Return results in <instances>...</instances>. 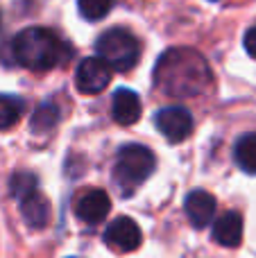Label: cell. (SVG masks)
<instances>
[{"instance_id":"obj_1","label":"cell","mask_w":256,"mask_h":258,"mask_svg":"<svg viewBox=\"0 0 256 258\" xmlns=\"http://www.w3.org/2000/svg\"><path fill=\"white\" fill-rule=\"evenodd\" d=\"M154 84L170 98H193L211 86V68L198 50L170 48L154 66Z\"/></svg>"},{"instance_id":"obj_2","label":"cell","mask_w":256,"mask_h":258,"mask_svg":"<svg viewBox=\"0 0 256 258\" xmlns=\"http://www.w3.org/2000/svg\"><path fill=\"white\" fill-rule=\"evenodd\" d=\"M14 57L23 68L43 73L61 59V41L45 27H27L14 39Z\"/></svg>"},{"instance_id":"obj_3","label":"cell","mask_w":256,"mask_h":258,"mask_svg":"<svg viewBox=\"0 0 256 258\" xmlns=\"http://www.w3.org/2000/svg\"><path fill=\"white\" fill-rule=\"evenodd\" d=\"M154 159L152 150L143 145H125L120 147L113 165V183L120 190V195H132L150 174L154 172Z\"/></svg>"},{"instance_id":"obj_4","label":"cell","mask_w":256,"mask_h":258,"mask_svg":"<svg viewBox=\"0 0 256 258\" xmlns=\"http://www.w3.org/2000/svg\"><path fill=\"white\" fill-rule=\"evenodd\" d=\"M95 52L100 59H104L111 66V71L127 73L139 61L141 43L125 27H111V30L102 32L100 39L95 41Z\"/></svg>"},{"instance_id":"obj_5","label":"cell","mask_w":256,"mask_h":258,"mask_svg":"<svg viewBox=\"0 0 256 258\" xmlns=\"http://www.w3.org/2000/svg\"><path fill=\"white\" fill-rule=\"evenodd\" d=\"M111 82V66L104 59L95 57H84L77 63L75 71V86L80 93L84 95H95L104 91Z\"/></svg>"},{"instance_id":"obj_6","label":"cell","mask_w":256,"mask_h":258,"mask_svg":"<svg viewBox=\"0 0 256 258\" xmlns=\"http://www.w3.org/2000/svg\"><path fill=\"white\" fill-rule=\"evenodd\" d=\"M154 125L166 141L179 143L193 132V116L184 107H166L154 116Z\"/></svg>"},{"instance_id":"obj_7","label":"cell","mask_w":256,"mask_h":258,"mask_svg":"<svg viewBox=\"0 0 256 258\" xmlns=\"http://www.w3.org/2000/svg\"><path fill=\"white\" fill-rule=\"evenodd\" d=\"M104 240H107L109 247H113L118 251H134L143 242V233H141V227L132 218L120 215V218L111 220V224L107 227Z\"/></svg>"},{"instance_id":"obj_8","label":"cell","mask_w":256,"mask_h":258,"mask_svg":"<svg viewBox=\"0 0 256 258\" xmlns=\"http://www.w3.org/2000/svg\"><path fill=\"white\" fill-rule=\"evenodd\" d=\"M109 211H111V200L100 188L86 190L75 202V215L86 224H100L109 215Z\"/></svg>"},{"instance_id":"obj_9","label":"cell","mask_w":256,"mask_h":258,"mask_svg":"<svg viewBox=\"0 0 256 258\" xmlns=\"http://www.w3.org/2000/svg\"><path fill=\"white\" fill-rule=\"evenodd\" d=\"M186 218L190 220L195 229H202L216 218V197L207 190H193L188 192L184 202Z\"/></svg>"},{"instance_id":"obj_10","label":"cell","mask_w":256,"mask_h":258,"mask_svg":"<svg viewBox=\"0 0 256 258\" xmlns=\"http://www.w3.org/2000/svg\"><path fill=\"white\" fill-rule=\"evenodd\" d=\"M141 98L132 89H118L111 98V118L118 125H134L141 118Z\"/></svg>"},{"instance_id":"obj_11","label":"cell","mask_w":256,"mask_h":258,"mask_svg":"<svg viewBox=\"0 0 256 258\" xmlns=\"http://www.w3.org/2000/svg\"><path fill=\"white\" fill-rule=\"evenodd\" d=\"M21 204V215L32 229H43L50 220V202L43 192H39L36 188L34 192L25 195L23 200H18Z\"/></svg>"},{"instance_id":"obj_12","label":"cell","mask_w":256,"mask_h":258,"mask_svg":"<svg viewBox=\"0 0 256 258\" xmlns=\"http://www.w3.org/2000/svg\"><path fill=\"white\" fill-rule=\"evenodd\" d=\"M213 240L222 247H238L243 240V218L236 211L220 215L213 222Z\"/></svg>"},{"instance_id":"obj_13","label":"cell","mask_w":256,"mask_h":258,"mask_svg":"<svg viewBox=\"0 0 256 258\" xmlns=\"http://www.w3.org/2000/svg\"><path fill=\"white\" fill-rule=\"evenodd\" d=\"M234 159L238 168L247 174H256V132H249L236 141Z\"/></svg>"},{"instance_id":"obj_14","label":"cell","mask_w":256,"mask_h":258,"mask_svg":"<svg viewBox=\"0 0 256 258\" xmlns=\"http://www.w3.org/2000/svg\"><path fill=\"white\" fill-rule=\"evenodd\" d=\"M25 111V102L16 95L0 93V129H9L21 120Z\"/></svg>"},{"instance_id":"obj_15","label":"cell","mask_w":256,"mask_h":258,"mask_svg":"<svg viewBox=\"0 0 256 258\" xmlns=\"http://www.w3.org/2000/svg\"><path fill=\"white\" fill-rule=\"evenodd\" d=\"M59 122V109L52 102H45L32 113L30 120V129L34 134H48L50 129H54Z\"/></svg>"},{"instance_id":"obj_16","label":"cell","mask_w":256,"mask_h":258,"mask_svg":"<svg viewBox=\"0 0 256 258\" xmlns=\"http://www.w3.org/2000/svg\"><path fill=\"white\" fill-rule=\"evenodd\" d=\"M77 7L86 21H100L111 12L113 0H77Z\"/></svg>"},{"instance_id":"obj_17","label":"cell","mask_w":256,"mask_h":258,"mask_svg":"<svg viewBox=\"0 0 256 258\" xmlns=\"http://www.w3.org/2000/svg\"><path fill=\"white\" fill-rule=\"evenodd\" d=\"M36 177L32 172H16L12 177V181H9V190H12V195L16 197V200H23L25 195H30V192L36 190Z\"/></svg>"},{"instance_id":"obj_18","label":"cell","mask_w":256,"mask_h":258,"mask_svg":"<svg viewBox=\"0 0 256 258\" xmlns=\"http://www.w3.org/2000/svg\"><path fill=\"white\" fill-rule=\"evenodd\" d=\"M245 50H247L249 57L256 59V25L249 27L247 34H245Z\"/></svg>"}]
</instances>
